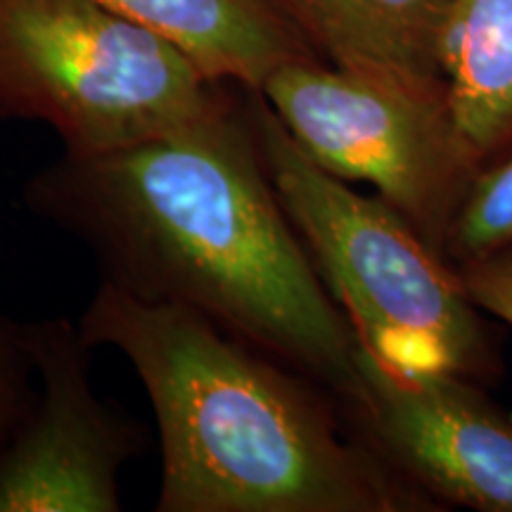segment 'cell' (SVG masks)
<instances>
[{
  "instance_id": "obj_1",
  "label": "cell",
  "mask_w": 512,
  "mask_h": 512,
  "mask_svg": "<svg viewBox=\"0 0 512 512\" xmlns=\"http://www.w3.org/2000/svg\"><path fill=\"white\" fill-rule=\"evenodd\" d=\"M24 204L79 240L105 283L202 313L339 401L354 392L356 332L273 188L245 88L171 136L64 152L29 178Z\"/></svg>"
},
{
  "instance_id": "obj_2",
  "label": "cell",
  "mask_w": 512,
  "mask_h": 512,
  "mask_svg": "<svg viewBox=\"0 0 512 512\" xmlns=\"http://www.w3.org/2000/svg\"><path fill=\"white\" fill-rule=\"evenodd\" d=\"M143 382L157 420V512H408L427 498L339 430L316 380L202 313L102 280L79 320Z\"/></svg>"
},
{
  "instance_id": "obj_3",
  "label": "cell",
  "mask_w": 512,
  "mask_h": 512,
  "mask_svg": "<svg viewBox=\"0 0 512 512\" xmlns=\"http://www.w3.org/2000/svg\"><path fill=\"white\" fill-rule=\"evenodd\" d=\"M245 93L273 188L361 349L403 370L470 377L489 368L479 309L456 268L392 204L311 162L264 95Z\"/></svg>"
},
{
  "instance_id": "obj_4",
  "label": "cell",
  "mask_w": 512,
  "mask_h": 512,
  "mask_svg": "<svg viewBox=\"0 0 512 512\" xmlns=\"http://www.w3.org/2000/svg\"><path fill=\"white\" fill-rule=\"evenodd\" d=\"M238 95L98 0H0V119L41 121L64 152L150 143L216 117Z\"/></svg>"
},
{
  "instance_id": "obj_5",
  "label": "cell",
  "mask_w": 512,
  "mask_h": 512,
  "mask_svg": "<svg viewBox=\"0 0 512 512\" xmlns=\"http://www.w3.org/2000/svg\"><path fill=\"white\" fill-rule=\"evenodd\" d=\"M259 93L311 162L347 183L375 185L444 256L448 228L479 171L444 86L309 57L278 69Z\"/></svg>"
},
{
  "instance_id": "obj_6",
  "label": "cell",
  "mask_w": 512,
  "mask_h": 512,
  "mask_svg": "<svg viewBox=\"0 0 512 512\" xmlns=\"http://www.w3.org/2000/svg\"><path fill=\"white\" fill-rule=\"evenodd\" d=\"M38 396L0 444V512H119V475L143 427L95 394L93 344L67 318L27 323Z\"/></svg>"
},
{
  "instance_id": "obj_7",
  "label": "cell",
  "mask_w": 512,
  "mask_h": 512,
  "mask_svg": "<svg viewBox=\"0 0 512 512\" xmlns=\"http://www.w3.org/2000/svg\"><path fill=\"white\" fill-rule=\"evenodd\" d=\"M342 403L358 439L420 494L512 512V418L465 375L392 368L358 344Z\"/></svg>"
},
{
  "instance_id": "obj_8",
  "label": "cell",
  "mask_w": 512,
  "mask_h": 512,
  "mask_svg": "<svg viewBox=\"0 0 512 512\" xmlns=\"http://www.w3.org/2000/svg\"><path fill=\"white\" fill-rule=\"evenodd\" d=\"M162 36L211 79L261 91L285 64L318 57L273 0H98ZM320 60V57H318Z\"/></svg>"
},
{
  "instance_id": "obj_9",
  "label": "cell",
  "mask_w": 512,
  "mask_h": 512,
  "mask_svg": "<svg viewBox=\"0 0 512 512\" xmlns=\"http://www.w3.org/2000/svg\"><path fill=\"white\" fill-rule=\"evenodd\" d=\"M323 62L444 86L448 0H273ZM446 88V86H444Z\"/></svg>"
},
{
  "instance_id": "obj_10",
  "label": "cell",
  "mask_w": 512,
  "mask_h": 512,
  "mask_svg": "<svg viewBox=\"0 0 512 512\" xmlns=\"http://www.w3.org/2000/svg\"><path fill=\"white\" fill-rule=\"evenodd\" d=\"M439 67L467 152L484 166L512 145V0H448Z\"/></svg>"
},
{
  "instance_id": "obj_11",
  "label": "cell",
  "mask_w": 512,
  "mask_h": 512,
  "mask_svg": "<svg viewBox=\"0 0 512 512\" xmlns=\"http://www.w3.org/2000/svg\"><path fill=\"white\" fill-rule=\"evenodd\" d=\"M512 242V145L479 166L448 228L444 256L451 266Z\"/></svg>"
},
{
  "instance_id": "obj_12",
  "label": "cell",
  "mask_w": 512,
  "mask_h": 512,
  "mask_svg": "<svg viewBox=\"0 0 512 512\" xmlns=\"http://www.w3.org/2000/svg\"><path fill=\"white\" fill-rule=\"evenodd\" d=\"M36 375L29 351L27 325L0 313V444L17 430L34 406L38 389L31 384Z\"/></svg>"
},
{
  "instance_id": "obj_13",
  "label": "cell",
  "mask_w": 512,
  "mask_h": 512,
  "mask_svg": "<svg viewBox=\"0 0 512 512\" xmlns=\"http://www.w3.org/2000/svg\"><path fill=\"white\" fill-rule=\"evenodd\" d=\"M456 268L470 302L512 325V242Z\"/></svg>"
}]
</instances>
